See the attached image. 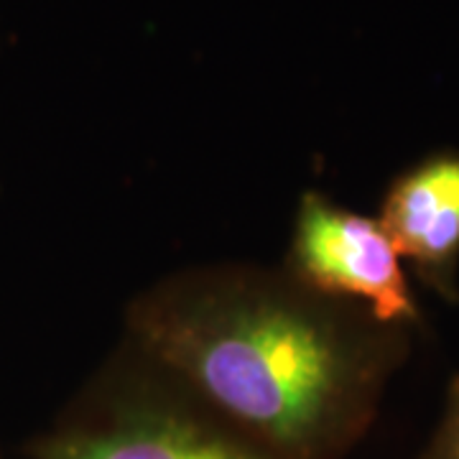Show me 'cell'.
I'll use <instances>...</instances> for the list:
<instances>
[{
	"mask_svg": "<svg viewBox=\"0 0 459 459\" xmlns=\"http://www.w3.org/2000/svg\"><path fill=\"white\" fill-rule=\"evenodd\" d=\"M289 263L296 283L325 299L362 304L383 327L419 319L401 255L380 222L316 192L299 202Z\"/></svg>",
	"mask_w": 459,
	"mask_h": 459,
	"instance_id": "cell-2",
	"label": "cell"
},
{
	"mask_svg": "<svg viewBox=\"0 0 459 459\" xmlns=\"http://www.w3.org/2000/svg\"><path fill=\"white\" fill-rule=\"evenodd\" d=\"M377 222L421 281L444 296L457 294L459 151H439L403 171Z\"/></svg>",
	"mask_w": 459,
	"mask_h": 459,
	"instance_id": "cell-3",
	"label": "cell"
},
{
	"mask_svg": "<svg viewBox=\"0 0 459 459\" xmlns=\"http://www.w3.org/2000/svg\"><path fill=\"white\" fill-rule=\"evenodd\" d=\"M41 459H273L197 419L156 403H135L108 424L69 431L41 446Z\"/></svg>",
	"mask_w": 459,
	"mask_h": 459,
	"instance_id": "cell-4",
	"label": "cell"
},
{
	"mask_svg": "<svg viewBox=\"0 0 459 459\" xmlns=\"http://www.w3.org/2000/svg\"><path fill=\"white\" fill-rule=\"evenodd\" d=\"M427 459H459V377L449 391L442 429L437 431V439L431 444Z\"/></svg>",
	"mask_w": 459,
	"mask_h": 459,
	"instance_id": "cell-5",
	"label": "cell"
},
{
	"mask_svg": "<svg viewBox=\"0 0 459 459\" xmlns=\"http://www.w3.org/2000/svg\"><path fill=\"white\" fill-rule=\"evenodd\" d=\"M131 327L159 368L291 457L358 431L398 350L376 319L253 271L177 276L133 307Z\"/></svg>",
	"mask_w": 459,
	"mask_h": 459,
	"instance_id": "cell-1",
	"label": "cell"
}]
</instances>
